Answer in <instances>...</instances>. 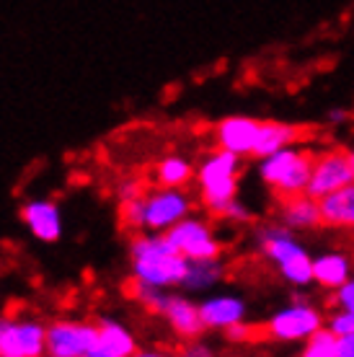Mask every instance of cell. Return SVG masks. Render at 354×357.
<instances>
[{
    "instance_id": "obj_1",
    "label": "cell",
    "mask_w": 354,
    "mask_h": 357,
    "mask_svg": "<svg viewBox=\"0 0 354 357\" xmlns=\"http://www.w3.org/2000/svg\"><path fill=\"white\" fill-rule=\"evenodd\" d=\"M130 257H132V277L148 287H169L181 285L189 259L178 254L166 236H137L130 243Z\"/></svg>"
},
{
    "instance_id": "obj_2",
    "label": "cell",
    "mask_w": 354,
    "mask_h": 357,
    "mask_svg": "<svg viewBox=\"0 0 354 357\" xmlns=\"http://www.w3.org/2000/svg\"><path fill=\"white\" fill-rule=\"evenodd\" d=\"M313 161H316V153L298 145H287L282 151L261 158V178L275 192L277 202L308 192Z\"/></svg>"
},
{
    "instance_id": "obj_3",
    "label": "cell",
    "mask_w": 354,
    "mask_h": 357,
    "mask_svg": "<svg viewBox=\"0 0 354 357\" xmlns=\"http://www.w3.org/2000/svg\"><path fill=\"white\" fill-rule=\"evenodd\" d=\"M238 171H240V155L231 151H213L202 161L197 171V181H199V192H202L204 207L213 215H220L228 210L236 192H238Z\"/></svg>"
},
{
    "instance_id": "obj_4",
    "label": "cell",
    "mask_w": 354,
    "mask_h": 357,
    "mask_svg": "<svg viewBox=\"0 0 354 357\" xmlns=\"http://www.w3.org/2000/svg\"><path fill=\"white\" fill-rule=\"evenodd\" d=\"M47 326L36 319L0 316V357H45Z\"/></svg>"
},
{
    "instance_id": "obj_5",
    "label": "cell",
    "mask_w": 354,
    "mask_h": 357,
    "mask_svg": "<svg viewBox=\"0 0 354 357\" xmlns=\"http://www.w3.org/2000/svg\"><path fill=\"white\" fill-rule=\"evenodd\" d=\"M171 241V246L184 254L189 261H207L217 259V254L222 251L220 241L213 236L210 225L197 220V218H184L176 225H171L169 231L163 233Z\"/></svg>"
},
{
    "instance_id": "obj_6",
    "label": "cell",
    "mask_w": 354,
    "mask_h": 357,
    "mask_svg": "<svg viewBox=\"0 0 354 357\" xmlns=\"http://www.w3.org/2000/svg\"><path fill=\"white\" fill-rule=\"evenodd\" d=\"M98 344V324L54 321L47 326V352L57 357H88Z\"/></svg>"
},
{
    "instance_id": "obj_7",
    "label": "cell",
    "mask_w": 354,
    "mask_h": 357,
    "mask_svg": "<svg viewBox=\"0 0 354 357\" xmlns=\"http://www.w3.org/2000/svg\"><path fill=\"white\" fill-rule=\"evenodd\" d=\"M354 181L352 166H349V151L344 148H328L316 153L313 171H310L308 195L321 199L323 195H331L337 189L346 187Z\"/></svg>"
},
{
    "instance_id": "obj_8",
    "label": "cell",
    "mask_w": 354,
    "mask_h": 357,
    "mask_svg": "<svg viewBox=\"0 0 354 357\" xmlns=\"http://www.w3.org/2000/svg\"><path fill=\"white\" fill-rule=\"evenodd\" d=\"M192 210V199L174 187H160L145 195V231H169L171 225L184 220Z\"/></svg>"
},
{
    "instance_id": "obj_9",
    "label": "cell",
    "mask_w": 354,
    "mask_h": 357,
    "mask_svg": "<svg viewBox=\"0 0 354 357\" xmlns=\"http://www.w3.org/2000/svg\"><path fill=\"white\" fill-rule=\"evenodd\" d=\"M321 319L310 308H295V311L279 313L269 324L248 326V342H266V340H298L305 334L318 331Z\"/></svg>"
},
{
    "instance_id": "obj_10",
    "label": "cell",
    "mask_w": 354,
    "mask_h": 357,
    "mask_svg": "<svg viewBox=\"0 0 354 357\" xmlns=\"http://www.w3.org/2000/svg\"><path fill=\"white\" fill-rule=\"evenodd\" d=\"M259 125H261V119H254V116H243V114L225 116L215 127V143H217V148L236 153L240 158L243 155H254Z\"/></svg>"
},
{
    "instance_id": "obj_11",
    "label": "cell",
    "mask_w": 354,
    "mask_h": 357,
    "mask_svg": "<svg viewBox=\"0 0 354 357\" xmlns=\"http://www.w3.org/2000/svg\"><path fill=\"white\" fill-rule=\"evenodd\" d=\"M21 218L34 238L45 243H54L62 236V215L52 199H29L21 207Z\"/></svg>"
},
{
    "instance_id": "obj_12",
    "label": "cell",
    "mask_w": 354,
    "mask_h": 357,
    "mask_svg": "<svg viewBox=\"0 0 354 357\" xmlns=\"http://www.w3.org/2000/svg\"><path fill=\"white\" fill-rule=\"evenodd\" d=\"M308 137V130L290 122H277V119H261L259 137L254 145V158H266L272 153L282 151L287 145H298Z\"/></svg>"
},
{
    "instance_id": "obj_13",
    "label": "cell",
    "mask_w": 354,
    "mask_h": 357,
    "mask_svg": "<svg viewBox=\"0 0 354 357\" xmlns=\"http://www.w3.org/2000/svg\"><path fill=\"white\" fill-rule=\"evenodd\" d=\"M158 313L166 316L171 329L176 331L178 337H184V340H194L197 334H202V329H207L199 308H194L189 301L176 298V295H163V303H160Z\"/></svg>"
},
{
    "instance_id": "obj_14",
    "label": "cell",
    "mask_w": 354,
    "mask_h": 357,
    "mask_svg": "<svg viewBox=\"0 0 354 357\" xmlns=\"http://www.w3.org/2000/svg\"><path fill=\"white\" fill-rule=\"evenodd\" d=\"M137 352V342L124 324L114 319L98 321V344L88 357H132Z\"/></svg>"
},
{
    "instance_id": "obj_15",
    "label": "cell",
    "mask_w": 354,
    "mask_h": 357,
    "mask_svg": "<svg viewBox=\"0 0 354 357\" xmlns=\"http://www.w3.org/2000/svg\"><path fill=\"white\" fill-rule=\"evenodd\" d=\"M264 249L269 257H275L279 264H282L284 275L295 280V282H308L313 277V264L308 261V257L302 254L298 246H293L290 241H282V238H266Z\"/></svg>"
},
{
    "instance_id": "obj_16",
    "label": "cell",
    "mask_w": 354,
    "mask_h": 357,
    "mask_svg": "<svg viewBox=\"0 0 354 357\" xmlns=\"http://www.w3.org/2000/svg\"><path fill=\"white\" fill-rule=\"evenodd\" d=\"M323 225H354V181L318 199Z\"/></svg>"
},
{
    "instance_id": "obj_17",
    "label": "cell",
    "mask_w": 354,
    "mask_h": 357,
    "mask_svg": "<svg viewBox=\"0 0 354 357\" xmlns=\"http://www.w3.org/2000/svg\"><path fill=\"white\" fill-rule=\"evenodd\" d=\"M282 207L284 220L290 225H323V218H321V205L316 197H310L308 192L302 195H295L290 199H282L279 202Z\"/></svg>"
},
{
    "instance_id": "obj_18",
    "label": "cell",
    "mask_w": 354,
    "mask_h": 357,
    "mask_svg": "<svg viewBox=\"0 0 354 357\" xmlns=\"http://www.w3.org/2000/svg\"><path fill=\"white\" fill-rule=\"evenodd\" d=\"M202 313L204 326H217V329H228L231 324H236L243 313V305L240 301H233V298H215V301H207V303L199 308Z\"/></svg>"
},
{
    "instance_id": "obj_19",
    "label": "cell",
    "mask_w": 354,
    "mask_h": 357,
    "mask_svg": "<svg viewBox=\"0 0 354 357\" xmlns=\"http://www.w3.org/2000/svg\"><path fill=\"white\" fill-rule=\"evenodd\" d=\"M194 176V169H192V163L181 158V155H166L163 161L155 166V181H158V187H174V189H181L184 184H189Z\"/></svg>"
},
{
    "instance_id": "obj_20",
    "label": "cell",
    "mask_w": 354,
    "mask_h": 357,
    "mask_svg": "<svg viewBox=\"0 0 354 357\" xmlns=\"http://www.w3.org/2000/svg\"><path fill=\"white\" fill-rule=\"evenodd\" d=\"M313 277L326 287L344 285L346 261L341 259V257H326V259H318L316 264H313Z\"/></svg>"
},
{
    "instance_id": "obj_21",
    "label": "cell",
    "mask_w": 354,
    "mask_h": 357,
    "mask_svg": "<svg viewBox=\"0 0 354 357\" xmlns=\"http://www.w3.org/2000/svg\"><path fill=\"white\" fill-rule=\"evenodd\" d=\"M302 357H339V334L331 331H313L310 344Z\"/></svg>"
},
{
    "instance_id": "obj_22",
    "label": "cell",
    "mask_w": 354,
    "mask_h": 357,
    "mask_svg": "<svg viewBox=\"0 0 354 357\" xmlns=\"http://www.w3.org/2000/svg\"><path fill=\"white\" fill-rule=\"evenodd\" d=\"M220 275V269L215 264V259H207V261H189V272H186L184 282L181 285L186 287H204L210 285L213 280H217Z\"/></svg>"
},
{
    "instance_id": "obj_23",
    "label": "cell",
    "mask_w": 354,
    "mask_h": 357,
    "mask_svg": "<svg viewBox=\"0 0 354 357\" xmlns=\"http://www.w3.org/2000/svg\"><path fill=\"white\" fill-rule=\"evenodd\" d=\"M122 223L132 231H145V195L122 202Z\"/></svg>"
},
{
    "instance_id": "obj_24",
    "label": "cell",
    "mask_w": 354,
    "mask_h": 357,
    "mask_svg": "<svg viewBox=\"0 0 354 357\" xmlns=\"http://www.w3.org/2000/svg\"><path fill=\"white\" fill-rule=\"evenodd\" d=\"M331 329L337 331V334H354V313L349 311L346 316H337L334 321H331Z\"/></svg>"
},
{
    "instance_id": "obj_25",
    "label": "cell",
    "mask_w": 354,
    "mask_h": 357,
    "mask_svg": "<svg viewBox=\"0 0 354 357\" xmlns=\"http://www.w3.org/2000/svg\"><path fill=\"white\" fill-rule=\"evenodd\" d=\"M137 197H142V189L137 181L122 184V189H119V199H122V202H130V199H137Z\"/></svg>"
},
{
    "instance_id": "obj_26",
    "label": "cell",
    "mask_w": 354,
    "mask_h": 357,
    "mask_svg": "<svg viewBox=\"0 0 354 357\" xmlns=\"http://www.w3.org/2000/svg\"><path fill=\"white\" fill-rule=\"evenodd\" d=\"M339 301L344 303V308L354 313V282H349L346 287H341V293H339Z\"/></svg>"
},
{
    "instance_id": "obj_27",
    "label": "cell",
    "mask_w": 354,
    "mask_h": 357,
    "mask_svg": "<svg viewBox=\"0 0 354 357\" xmlns=\"http://www.w3.org/2000/svg\"><path fill=\"white\" fill-rule=\"evenodd\" d=\"M339 357H354V334H346L339 340Z\"/></svg>"
},
{
    "instance_id": "obj_28",
    "label": "cell",
    "mask_w": 354,
    "mask_h": 357,
    "mask_svg": "<svg viewBox=\"0 0 354 357\" xmlns=\"http://www.w3.org/2000/svg\"><path fill=\"white\" fill-rule=\"evenodd\" d=\"M346 119H349V112H344V109H331V112H328V122H331V125H341Z\"/></svg>"
},
{
    "instance_id": "obj_29",
    "label": "cell",
    "mask_w": 354,
    "mask_h": 357,
    "mask_svg": "<svg viewBox=\"0 0 354 357\" xmlns=\"http://www.w3.org/2000/svg\"><path fill=\"white\" fill-rule=\"evenodd\" d=\"M132 357H163V355H158V352H134Z\"/></svg>"
},
{
    "instance_id": "obj_30",
    "label": "cell",
    "mask_w": 354,
    "mask_h": 357,
    "mask_svg": "<svg viewBox=\"0 0 354 357\" xmlns=\"http://www.w3.org/2000/svg\"><path fill=\"white\" fill-rule=\"evenodd\" d=\"M181 357H207V355H204L202 349H197V352H192V355H181Z\"/></svg>"
},
{
    "instance_id": "obj_31",
    "label": "cell",
    "mask_w": 354,
    "mask_h": 357,
    "mask_svg": "<svg viewBox=\"0 0 354 357\" xmlns=\"http://www.w3.org/2000/svg\"><path fill=\"white\" fill-rule=\"evenodd\" d=\"M349 166H352V174H354V151H349Z\"/></svg>"
},
{
    "instance_id": "obj_32",
    "label": "cell",
    "mask_w": 354,
    "mask_h": 357,
    "mask_svg": "<svg viewBox=\"0 0 354 357\" xmlns=\"http://www.w3.org/2000/svg\"><path fill=\"white\" fill-rule=\"evenodd\" d=\"M49 357H57V355H49Z\"/></svg>"
}]
</instances>
